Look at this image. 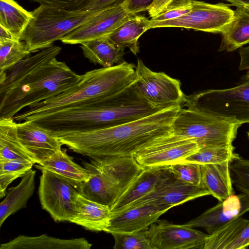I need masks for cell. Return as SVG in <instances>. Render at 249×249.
<instances>
[{"label":"cell","instance_id":"obj_29","mask_svg":"<svg viewBox=\"0 0 249 249\" xmlns=\"http://www.w3.org/2000/svg\"><path fill=\"white\" fill-rule=\"evenodd\" d=\"M32 17L31 12L14 0H0V25L8 30L15 40H20Z\"/></svg>","mask_w":249,"mask_h":249},{"label":"cell","instance_id":"obj_40","mask_svg":"<svg viewBox=\"0 0 249 249\" xmlns=\"http://www.w3.org/2000/svg\"><path fill=\"white\" fill-rule=\"evenodd\" d=\"M155 0H125L124 5L126 11L133 15L147 11Z\"/></svg>","mask_w":249,"mask_h":249},{"label":"cell","instance_id":"obj_44","mask_svg":"<svg viewBox=\"0 0 249 249\" xmlns=\"http://www.w3.org/2000/svg\"><path fill=\"white\" fill-rule=\"evenodd\" d=\"M231 5L236 7H242L249 10V0H225Z\"/></svg>","mask_w":249,"mask_h":249},{"label":"cell","instance_id":"obj_33","mask_svg":"<svg viewBox=\"0 0 249 249\" xmlns=\"http://www.w3.org/2000/svg\"><path fill=\"white\" fill-rule=\"evenodd\" d=\"M34 164L20 160L0 162V192L5 194L8 186L32 169Z\"/></svg>","mask_w":249,"mask_h":249},{"label":"cell","instance_id":"obj_9","mask_svg":"<svg viewBox=\"0 0 249 249\" xmlns=\"http://www.w3.org/2000/svg\"><path fill=\"white\" fill-rule=\"evenodd\" d=\"M133 83L140 97L153 107L164 109L180 105L185 94L179 80L164 72L152 71L138 58Z\"/></svg>","mask_w":249,"mask_h":249},{"label":"cell","instance_id":"obj_24","mask_svg":"<svg viewBox=\"0 0 249 249\" xmlns=\"http://www.w3.org/2000/svg\"><path fill=\"white\" fill-rule=\"evenodd\" d=\"M36 171L31 169L22 177L19 183L10 188L0 204V227L11 215L26 206L35 190Z\"/></svg>","mask_w":249,"mask_h":249},{"label":"cell","instance_id":"obj_4","mask_svg":"<svg viewBox=\"0 0 249 249\" xmlns=\"http://www.w3.org/2000/svg\"><path fill=\"white\" fill-rule=\"evenodd\" d=\"M81 78L65 62L54 58L0 94V119L13 118L23 108L71 89Z\"/></svg>","mask_w":249,"mask_h":249},{"label":"cell","instance_id":"obj_27","mask_svg":"<svg viewBox=\"0 0 249 249\" xmlns=\"http://www.w3.org/2000/svg\"><path fill=\"white\" fill-rule=\"evenodd\" d=\"M40 170H47L76 183L88 181L90 171L74 162L66 153V149L58 150L49 159L35 165Z\"/></svg>","mask_w":249,"mask_h":249},{"label":"cell","instance_id":"obj_46","mask_svg":"<svg viewBox=\"0 0 249 249\" xmlns=\"http://www.w3.org/2000/svg\"><path fill=\"white\" fill-rule=\"evenodd\" d=\"M244 80L249 79V70L247 71L246 74L244 76Z\"/></svg>","mask_w":249,"mask_h":249},{"label":"cell","instance_id":"obj_43","mask_svg":"<svg viewBox=\"0 0 249 249\" xmlns=\"http://www.w3.org/2000/svg\"><path fill=\"white\" fill-rule=\"evenodd\" d=\"M239 57V70H249V45L240 48Z\"/></svg>","mask_w":249,"mask_h":249},{"label":"cell","instance_id":"obj_23","mask_svg":"<svg viewBox=\"0 0 249 249\" xmlns=\"http://www.w3.org/2000/svg\"><path fill=\"white\" fill-rule=\"evenodd\" d=\"M231 162L200 165L201 183L219 201L234 194L230 173Z\"/></svg>","mask_w":249,"mask_h":249},{"label":"cell","instance_id":"obj_47","mask_svg":"<svg viewBox=\"0 0 249 249\" xmlns=\"http://www.w3.org/2000/svg\"><path fill=\"white\" fill-rule=\"evenodd\" d=\"M247 134H248V137L249 138V131L247 132Z\"/></svg>","mask_w":249,"mask_h":249},{"label":"cell","instance_id":"obj_21","mask_svg":"<svg viewBox=\"0 0 249 249\" xmlns=\"http://www.w3.org/2000/svg\"><path fill=\"white\" fill-rule=\"evenodd\" d=\"M167 166L144 168L110 209L111 213L124 210L151 192L165 173Z\"/></svg>","mask_w":249,"mask_h":249},{"label":"cell","instance_id":"obj_31","mask_svg":"<svg viewBox=\"0 0 249 249\" xmlns=\"http://www.w3.org/2000/svg\"><path fill=\"white\" fill-rule=\"evenodd\" d=\"M234 147L233 145L201 147L196 152L186 157L181 162L202 165L232 161L237 155L234 153Z\"/></svg>","mask_w":249,"mask_h":249},{"label":"cell","instance_id":"obj_30","mask_svg":"<svg viewBox=\"0 0 249 249\" xmlns=\"http://www.w3.org/2000/svg\"><path fill=\"white\" fill-rule=\"evenodd\" d=\"M242 216L233 219L207 237L204 249H226L248 222Z\"/></svg>","mask_w":249,"mask_h":249},{"label":"cell","instance_id":"obj_8","mask_svg":"<svg viewBox=\"0 0 249 249\" xmlns=\"http://www.w3.org/2000/svg\"><path fill=\"white\" fill-rule=\"evenodd\" d=\"M237 86L186 95L182 103L241 124H249V79Z\"/></svg>","mask_w":249,"mask_h":249},{"label":"cell","instance_id":"obj_38","mask_svg":"<svg viewBox=\"0 0 249 249\" xmlns=\"http://www.w3.org/2000/svg\"><path fill=\"white\" fill-rule=\"evenodd\" d=\"M68 10H80L88 0H31Z\"/></svg>","mask_w":249,"mask_h":249},{"label":"cell","instance_id":"obj_20","mask_svg":"<svg viewBox=\"0 0 249 249\" xmlns=\"http://www.w3.org/2000/svg\"><path fill=\"white\" fill-rule=\"evenodd\" d=\"M61 50L60 46L52 45L20 60L9 70L8 73L6 71L0 72V94L34 71L56 58Z\"/></svg>","mask_w":249,"mask_h":249},{"label":"cell","instance_id":"obj_17","mask_svg":"<svg viewBox=\"0 0 249 249\" xmlns=\"http://www.w3.org/2000/svg\"><path fill=\"white\" fill-rule=\"evenodd\" d=\"M249 211V196L243 193L238 195L233 194L186 224L193 228H203L208 234H211Z\"/></svg>","mask_w":249,"mask_h":249},{"label":"cell","instance_id":"obj_16","mask_svg":"<svg viewBox=\"0 0 249 249\" xmlns=\"http://www.w3.org/2000/svg\"><path fill=\"white\" fill-rule=\"evenodd\" d=\"M17 135L21 146L36 164L62 149V144L55 134L31 121L17 123Z\"/></svg>","mask_w":249,"mask_h":249},{"label":"cell","instance_id":"obj_45","mask_svg":"<svg viewBox=\"0 0 249 249\" xmlns=\"http://www.w3.org/2000/svg\"><path fill=\"white\" fill-rule=\"evenodd\" d=\"M2 39L15 40L12 35L9 31L2 26L0 25V40Z\"/></svg>","mask_w":249,"mask_h":249},{"label":"cell","instance_id":"obj_13","mask_svg":"<svg viewBox=\"0 0 249 249\" xmlns=\"http://www.w3.org/2000/svg\"><path fill=\"white\" fill-rule=\"evenodd\" d=\"M209 195H211L210 192L202 183L195 185L176 178L168 166L154 189L124 210L147 204L163 205L171 208L188 201Z\"/></svg>","mask_w":249,"mask_h":249},{"label":"cell","instance_id":"obj_39","mask_svg":"<svg viewBox=\"0 0 249 249\" xmlns=\"http://www.w3.org/2000/svg\"><path fill=\"white\" fill-rule=\"evenodd\" d=\"M125 0H88L80 10L98 11L123 3Z\"/></svg>","mask_w":249,"mask_h":249},{"label":"cell","instance_id":"obj_2","mask_svg":"<svg viewBox=\"0 0 249 249\" xmlns=\"http://www.w3.org/2000/svg\"><path fill=\"white\" fill-rule=\"evenodd\" d=\"M162 109L142 99L132 83L104 99L42 115L39 124L57 136L115 126Z\"/></svg>","mask_w":249,"mask_h":249},{"label":"cell","instance_id":"obj_35","mask_svg":"<svg viewBox=\"0 0 249 249\" xmlns=\"http://www.w3.org/2000/svg\"><path fill=\"white\" fill-rule=\"evenodd\" d=\"M230 173L232 184L249 196V160L237 155L231 162Z\"/></svg>","mask_w":249,"mask_h":249},{"label":"cell","instance_id":"obj_11","mask_svg":"<svg viewBox=\"0 0 249 249\" xmlns=\"http://www.w3.org/2000/svg\"><path fill=\"white\" fill-rule=\"evenodd\" d=\"M234 10L229 5L209 3L193 0V7L187 14L161 21L150 20V29L161 27H178L214 34H221L232 19Z\"/></svg>","mask_w":249,"mask_h":249},{"label":"cell","instance_id":"obj_26","mask_svg":"<svg viewBox=\"0 0 249 249\" xmlns=\"http://www.w3.org/2000/svg\"><path fill=\"white\" fill-rule=\"evenodd\" d=\"M150 19L137 14L124 21L112 33L107 36L109 40L116 46L127 47L135 55L139 52L138 40L150 29Z\"/></svg>","mask_w":249,"mask_h":249},{"label":"cell","instance_id":"obj_15","mask_svg":"<svg viewBox=\"0 0 249 249\" xmlns=\"http://www.w3.org/2000/svg\"><path fill=\"white\" fill-rule=\"evenodd\" d=\"M134 15L126 11L124 2L100 10L61 41L64 44H81L94 39L107 36Z\"/></svg>","mask_w":249,"mask_h":249},{"label":"cell","instance_id":"obj_12","mask_svg":"<svg viewBox=\"0 0 249 249\" xmlns=\"http://www.w3.org/2000/svg\"><path fill=\"white\" fill-rule=\"evenodd\" d=\"M199 148L194 140L171 132L141 149L133 157L143 168L167 166L181 162Z\"/></svg>","mask_w":249,"mask_h":249},{"label":"cell","instance_id":"obj_3","mask_svg":"<svg viewBox=\"0 0 249 249\" xmlns=\"http://www.w3.org/2000/svg\"><path fill=\"white\" fill-rule=\"evenodd\" d=\"M135 69L134 64L123 61L112 67L89 71L82 74L81 80L71 89L30 106L27 110L13 118L20 122L28 117L87 104L110 96L133 83Z\"/></svg>","mask_w":249,"mask_h":249},{"label":"cell","instance_id":"obj_42","mask_svg":"<svg viewBox=\"0 0 249 249\" xmlns=\"http://www.w3.org/2000/svg\"><path fill=\"white\" fill-rule=\"evenodd\" d=\"M174 0H155L148 10L149 16L152 18L161 13Z\"/></svg>","mask_w":249,"mask_h":249},{"label":"cell","instance_id":"obj_28","mask_svg":"<svg viewBox=\"0 0 249 249\" xmlns=\"http://www.w3.org/2000/svg\"><path fill=\"white\" fill-rule=\"evenodd\" d=\"M86 58L95 64L107 68L123 62L124 49L112 43L107 36L94 39L81 44Z\"/></svg>","mask_w":249,"mask_h":249},{"label":"cell","instance_id":"obj_18","mask_svg":"<svg viewBox=\"0 0 249 249\" xmlns=\"http://www.w3.org/2000/svg\"><path fill=\"white\" fill-rule=\"evenodd\" d=\"M171 208L147 204L111 213L106 232H131L146 230Z\"/></svg>","mask_w":249,"mask_h":249},{"label":"cell","instance_id":"obj_14","mask_svg":"<svg viewBox=\"0 0 249 249\" xmlns=\"http://www.w3.org/2000/svg\"><path fill=\"white\" fill-rule=\"evenodd\" d=\"M145 231L152 249H204L209 235L186 224L176 225L164 220H158Z\"/></svg>","mask_w":249,"mask_h":249},{"label":"cell","instance_id":"obj_22","mask_svg":"<svg viewBox=\"0 0 249 249\" xmlns=\"http://www.w3.org/2000/svg\"><path fill=\"white\" fill-rule=\"evenodd\" d=\"M91 244L84 238L64 239L42 234L20 235L0 245V249H89Z\"/></svg>","mask_w":249,"mask_h":249},{"label":"cell","instance_id":"obj_7","mask_svg":"<svg viewBox=\"0 0 249 249\" xmlns=\"http://www.w3.org/2000/svg\"><path fill=\"white\" fill-rule=\"evenodd\" d=\"M99 11L68 10L41 4L31 12L33 17L20 40L26 44L31 53L42 50L61 40Z\"/></svg>","mask_w":249,"mask_h":249},{"label":"cell","instance_id":"obj_19","mask_svg":"<svg viewBox=\"0 0 249 249\" xmlns=\"http://www.w3.org/2000/svg\"><path fill=\"white\" fill-rule=\"evenodd\" d=\"M111 216L110 207L78 194L69 222L93 231H106Z\"/></svg>","mask_w":249,"mask_h":249},{"label":"cell","instance_id":"obj_36","mask_svg":"<svg viewBox=\"0 0 249 249\" xmlns=\"http://www.w3.org/2000/svg\"><path fill=\"white\" fill-rule=\"evenodd\" d=\"M172 175L184 182L199 185L201 184L200 165L191 162H181L168 166Z\"/></svg>","mask_w":249,"mask_h":249},{"label":"cell","instance_id":"obj_32","mask_svg":"<svg viewBox=\"0 0 249 249\" xmlns=\"http://www.w3.org/2000/svg\"><path fill=\"white\" fill-rule=\"evenodd\" d=\"M31 53L20 40H0V72L6 71Z\"/></svg>","mask_w":249,"mask_h":249},{"label":"cell","instance_id":"obj_25","mask_svg":"<svg viewBox=\"0 0 249 249\" xmlns=\"http://www.w3.org/2000/svg\"><path fill=\"white\" fill-rule=\"evenodd\" d=\"M220 34L218 52H232L249 44V10L236 7L232 19Z\"/></svg>","mask_w":249,"mask_h":249},{"label":"cell","instance_id":"obj_1","mask_svg":"<svg viewBox=\"0 0 249 249\" xmlns=\"http://www.w3.org/2000/svg\"><path fill=\"white\" fill-rule=\"evenodd\" d=\"M178 105L121 125L91 131L57 135L71 151L90 158L131 156L172 132Z\"/></svg>","mask_w":249,"mask_h":249},{"label":"cell","instance_id":"obj_37","mask_svg":"<svg viewBox=\"0 0 249 249\" xmlns=\"http://www.w3.org/2000/svg\"><path fill=\"white\" fill-rule=\"evenodd\" d=\"M193 7V0H174L159 14L150 19L161 21L173 19L188 13Z\"/></svg>","mask_w":249,"mask_h":249},{"label":"cell","instance_id":"obj_34","mask_svg":"<svg viewBox=\"0 0 249 249\" xmlns=\"http://www.w3.org/2000/svg\"><path fill=\"white\" fill-rule=\"evenodd\" d=\"M146 230L131 232H112L114 249H152Z\"/></svg>","mask_w":249,"mask_h":249},{"label":"cell","instance_id":"obj_5","mask_svg":"<svg viewBox=\"0 0 249 249\" xmlns=\"http://www.w3.org/2000/svg\"><path fill=\"white\" fill-rule=\"evenodd\" d=\"M83 164L90 171L91 177L78 184L79 193L110 208L144 168L131 156L92 157Z\"/></svg>","mask_w":249,"mask_h":249},{"label":"cell","instance_id":"obj_6","mask_svg":"<svg viewBox=\"0 0 249 249\" xmlns=\"http://www.w3.org/2000/svg\"><path fill=\"white\" fill-rule=\"evenodd\" d=\"M239 123L184 103L174 120L172 132L195 141L200 148L232 145Z\"/></svg>","mask_w":249,"mask_h":249},{"label":"cell","instance_id":"obj_10","mask_svg":"<svg viewBox=\"0 0 249 249\" xmlns=\"http://www.w3.org/2000/svg\"><path fill=\"white\" fill-rule=\"evenodd\" d=\"M41 171L38 196L42 208L55 222H70L79 194L78 183L47 170Z\"/></svg>","mask_w":249,"mask_h":249},{"label":"cell","instance_id":"obj_41","mask_svg":"<svg viewBox=\"0 0 249 249\" xmlns=\"http://www.w3.org/2000/svg\"><path fill=\"white\" fill-rule=\"evenodd\" d=\"M249 246V220L238 236L226 247V249H245Z\"/></svg>","mask_w":249,"mask_h":249}]
</instances>
